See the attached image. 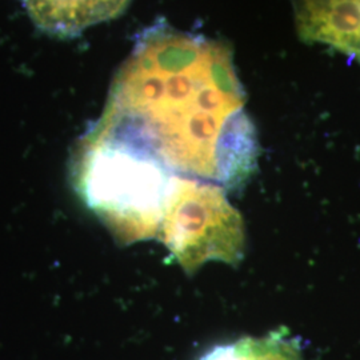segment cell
<instances>
[{
    "label": "cell",
    "mask_w": 360,
    "mask_h": 360,
    "mask_svg": "<svg viewBox=\"0 0 360 360\" xmlns=\"http://www.w3.org/2000/svg\"><path fill=\"white\" fill-rule=\"evenodd\" d=\"M90 132L175 176L223 188H238L257 169V129L230 46L165 20L138 37Z\"/></svg>",
    "instance_id": "cell-1"
},
{
    "label": "cell",
    "mask_w": 360,
    "mask_h": 360,
    "mask_svg": "<svg viewBox=\"0 0 360 360\" xmlns=\"http://www.w3.org/2000/svg\"><path fill=\"white\" fill-rule=\"evenodd\" d=\"M159 232L187 272L208 262L235 266L245 255L242 217L212 183L176 176Z\"/></svg>",
    "instance_id": "cell-2"
},
{
    "label": "cell",
    "mask_w": 360,
    "mask_h": 360,
    "mask_svg": "<svg viewBox=\"0 0 360 360\" xmlns=\"http://www.w3.org/2000/svg\"><path fill=\"white\" fill-rule=\"evenodd\" d=\"M297 35L360 65V0H290Z\"/></svg>",
    "instance_id": "cell-3"
},
{
    "label": "cell",
    "mask_w": 360,
    "mask_h": 360,
    "mask_svg": "<svg viewBox=\"0 0 360 360\" xmlns=\"http://www.w3.org/2000/svg\"><path fill=\"white\" fill-rule=\"evenodd\" d=\"M132 0H22L28 16L46 34L74 38L87 28L112 20Z\"/></svg>",
    "instance_id": "cell-4"
},
{
    "label": "cell",
    "mask_w": 360,
    "mask_h": 360,
    "mask_svg": "<svg viewBox=\"0 0 360 360\" xmlns=\"http://www.w3.org/2000/svg\"><path fill=\"white\" fill-rule=\"evenodd\" d=\"M199 360H302V348L297 338L281 328L262 338L219 345Z\"/></svg>",
    "instance_id": "cell-5"
}]
</instances>
